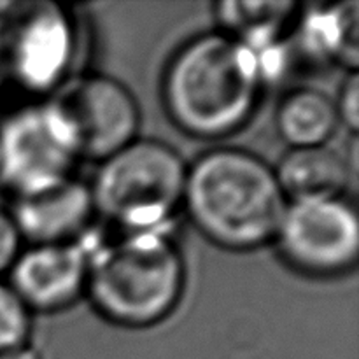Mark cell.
Listing matches in <instances>:
<instances>
[{"mask_svg": "<svg viewBox=\"0 0 359 359\" xmlns=\"http://www.w3.org/2000/svg\"><path fill=\"white\" fill-rule=\"evenodd\" d=\"M23 242L11 210L0 207V277L13 269L23 251Z\"/></svg>", "mask_w": 359, "mask_h": 359, "instance_id": "obj_16", "label": "cell"}, {"mask_svg": "<svg viewBox=\"0 0 359 359\" xmlns=\"http://www.w3.org/2000/svg\"><path fill=\"white\" fill-rule=\"evenodd\" d=\"M273 244L284 263L304 276H344L359 258L356 209L344 198L290 203Z\"/></svg>", "mask_w": 359, "mask_h": 359, "instance_id": "obj_7", "label": "cell"}, {"mask_svg": "<svg viewBox=\"0 0 359 359\" xmlns=\"http://www.w3.org/2000/svg\"><path fill=\"white\" fill-rule=\"evenodd\" d=\"M358 4L314 7L302 14L307 48L323 58L335 60L347 69H358Z\"/></svg>", "mask_w": 359, "mask_h": 359, "instance_id": "obj_14", "label": "cell"}, {"mask_svg": "<svg viewBox=\"0 0 359 359\" xmlns=\"http://www.w3.org/2000/svg\"><path fill=\"white\" fill-rule=\"evenodd\" d=\"M32 332V311L9 283L0 280V353L27 346Z\"/></svg>", "mask_w": 359, "mask_h": 359, "instance_id": "obj_15", "label": "cell"}, {"mask_svg": "<svg viewBox=\"0 0 359 359\" xmlns=\"http://www.w3.org/2000/svg\"><path fill=\"white\" fill-rule=\"evenodd\" d=\"M333 102H335L339 121L346 125L347 130L356 133L359 125V79L356 70L347 74L340 86L339 97Z\"/></svg>", "mask_w": 359, "mask_h": 359, "instance_id": "obj_17", "label": "cell"}, {"mask_svg": "<svg viewBox=\"0 0 359 359\" xmlns=\"http://www.w3.org/2000/svg\"><path fill=\"white\" fill-rule=\"evenodd\" d=\"M265 60L223 32L186 41L161 76V102L181 132L223 139L244 128L262 102Z\"/></svg>", "mask_w": 359, "mask_h": 359, "instance_id": "obj_1", "label": "cell"}, {"mask_svg": "<svg viewBox=\"0 0 359 359\" xmlns=\"http://www.w3.org/2000/svg\"><path fill=\"white\" fill-rule=\"evenodd\" d=\"M0 359H41L34 349H30L28 346L18 347V349L6 351V353H0Z\"/></svg>", "mask_w": 359, "mask_h": 359, "instance_id": "obj_18", "label": "cell"}, {"mask_svg": "<svg viewBox=\"0 0 359 359\" xmlns=\"http://www.w3.org/2000/svg\"><path fill=\"white\" fill-rule=\"evenodd\" d=\"M44 109L77 160L104 161L137 139L140 109L132 91L111 76L67 77Z\"/></svg>", "mask_w": 359, "mask_h": 359, "instance_id": "obj_6", "label": "cell"}, {"mask_svg": "<svg viewBox=\"0 0 359 359\" xmlns=\"http://www.w3.org/2000/svg\"><path fill=\"white\" fill-rule=\"evenodd\" d=\"M186 172L179 151L137 137L98 163L90 184L95 212L118 231L167 230L182 209Z\"/></svg>", "mask_w": 359, "mask_h": 359, "instance_id": "obj_4", "label": "cell"}, {"mask_svg": "<svg viewBox=\"0 0 359 359\" xmlns=\"http://www.w3.org/2000/svg\"><path fill=\"white\" fill-rule=\"evenodd\" d=\"M11 214L23 241L32 244L76 242L97 216L90 184L76 175L39 191L14 196Z\"/></svg>", "mask_w": 359, "mask_h": 359, "instance_id": "obj_10", "label": "cell"}, {"mask_svg": "<svg viewBox=\"0 0 359 359\" xmlns=\"http://www.w3.org/2000/svg\"><path fill=\"white\" fill-rule=\"evenodd\" d=\"M184 287V256L167 230L119 231L90 248L84 294L112 325L139 330L165 321Z\"/></svg>", "mask_w": 359, "mask_h": 359, "instance_id": "obj_3", "label": "cell"}, {"mask_svg": "<svg viewBox=\"0 0 359 359\" xmlns=\"http://www.w3.org/2000/svg\"><path fill=\"white\" fill-rule=\"evenodd\" d=\"M339 125L335 102L314 88L290 91L276 112L277 132L290 147L325 146Z\"/></svg>", "mask_w": 359, "mask_h": 359, "instance_id": "obj_13", "label": "cell"}, {"mask_svg": "<svg viewBox=\"0 0 359 359\" xmlns=\"http://www.w3.org/2000/svg\"><path fill=\"white\" fill-rule=\"evenodd\" d=\"M287 200L276 170L241 147H216L186 172L182 209L209 242L245 252L276 238Z\"/></svg>", "mask_w": 359, "mask_h": 359, "instance_id": "obj_2", "label": "cell"}, {"mask_svg": "<svg viewBox=\"0 0 359 359\" xmlns=\"http://www.w3.org/2000/svg\"><path fill=\"white\" fill-rule=\"evenodd\" d=\"M77 161L53 128L44 104L27 105L0 123V181L14 196L74 177Z\"/></svg>", "mask_w": 359, "mask_h": 359, "instance_id": "obj_8", "label": "cell"}, {"mask_svg": "<svg viewBox=\"0 0 359 359\" xmlns=\"http://www.w3.org/2000/svg\"><path fill=\"white\" fill-rule=\"evenodd\" d=\"M302 6L291 0H228L216 6L217 30L266 56L297 27Z\"/></svg>", "mask_w": 359, "mask_h": 359, "instance_id": "obj_12", "label": "cell"}, {"mask_svg": "<svg viewBox=\"0 0 359 359\" xmlns=\"http://www.w3.org/2000/svg\"><path fill=\"white\" fill-rule=\"evenodd\" d=\"M76 23L51 0H0V77L34 95H51L76 58Z\"/></svg>", "mask_w": 359, "mask_h": 359, "instance_id": "obj_5", "label": "cell"}, {"mask_svg": "<svg viewBox=\"0 0 359 359\" xmlns=\"http://www.w3.org/2000/svg\"><path fill=\"white\" fill-rule=\"evenodd\" d=\"M273 170L287 203L342 198L351 181L347 158L326 144L291 147Z\"/></svg>", "mask_w": 359, "mask_h": 359, "instance_id": "obj_11", "label": "cell"}, {"mask_svg": "<svg viewBox=\"0 0 359 359\" xmlns=\"http://www.w3.org/2000/svg\"><path fill=\"white\" fill-rule=\"evenodd\" d=\"M88 263L90 248L79 241L32 244L9 270V284L30 311H63L86 293Z\"/></svg>", "mask_w": 359, "mask_h": 359, "instance_id": "obj_9", "label": "cell"}]
</instances>
